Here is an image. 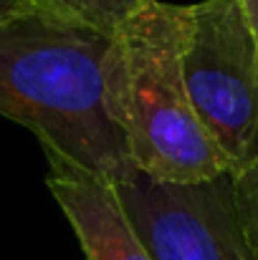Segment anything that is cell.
<instances>
[{"label": "cell", "instance_id": "obj_6", "mask_svg": "<svg viewBox=\"0 0 258 260\" xmlns=\"http://www.w3.org/2000/svg\"><path fill=\"white\" fill-rule=\"evenodd\" d=\"M28 5L38 13L81 23L111 36L142 5V0H28Z\"/></svg>", "mask_w": 258, "mask_h": 260}, {"label": "cell", "instance_id": "obj_9", "mask_svg": "<svg viewBox=\"0 0 258 260\" xmlns=\"http://www.w3.org/2000/svg\"><path fill=\"white\" fill-rule=\"evenodd\" d=\"M241 8H243V15L248 20V30L253 36L256 53H258V0H241Z\"/></svg>", "mask_w": 258, "mask_h": 260}, {"label": "cell", "instance_id": "obj_7", "mask_svg": "<svg viewBox=\"0 0 258 260\" xmlns=\"http://www.w3.org/2000/svg\"><path fill=\"white\" fill-rule=\"evenodd\" d=\"M233 184H236V200H238V212H241L246 235L258 253V162L246 172L236 174Z\"/></svg>", "mask_w": 258, "mask_h": 260}, {"label": "cell", "instance_id": "obj_3", "mask_svg": "<svg viewBox=\"0 0 258 260\" xmlns=\"http://www.w3.org/2000/svg\"><path fill=\"white\" fill-rule=\"evenodd\" d=\"M185 84L228 174L258 162V53L241 0L187 5Z\"/></svg>", "mask_w": 258, "mask_h": 260}, {"label": "cell", "instance_id": "obj_2", "mask_svg": "<svg viewBox=\"0 0 258 260\" xmlns=\"http://www.w3.org/2000/svg\"><path fill=\"white\" fill-rule=\"evenodd\" d=\"M187 5L142 0L109 36L104 106L137 172L172 184L208 182L228 167L200 124L185 84Z\"/></svg>", "mask_w": 258, "mask_h": 260}, {"label": "cell", "instance_id": "obj_8", "mask_svg": "<svg viewBox=\"0 0 258 260\" xmlns=\"http://www.w3.org/2000/svg\"><path fill=\"white\" fill-rule=\"evenodd\" d=\"M31 10L33 8L28 5V0H0V20L18 18V15H25Z\"/></svg>", "mask_w": 258, "mask_h": 260}, {"label": "cell", "instance_id": "obj_5", "mask_svg": "<svg viewBox=\"0 0 258 260\" xmlns=\"http://www.w3.org/2000/svg\"><path fill=\"white\" fill-rule=\"evenodd\" d=\"M48 159V189L71 222L86 260H152L127 217L117 184L56 152Z\"/></svg>", "mask_w": 258, "mask_h": 260}, {"label": "cell", "instance_id": "obj_1", "mask_svg": "<svg viewBox=\"0 0 258 260\" xmlns=\"http://www.w3.org/2000/svg\"><path fill=\"white\" fill-rule=\"evenodd\" d=\"M106 48L109 36L48 13L0 20V114L31 129L43 152L122 184L139 172L104 106Z\"/></svg>", "mask_w": 258, "mask_h": 260}, {"label": "cell", "instance_id": "obj_4", "mask_svg": "<svg viewBox=\"0 0 258 260\" xmlns=\"http://www.w3.org/2000/svg\"><path fill=\"white\" fill-rule=\"evenodd\" d=\"M152 260H258L236 200L233 174L172 184L137 174L117 184Z\"/></svg>", "mask_w": 258, "mask_h": 260}]
</instances>
